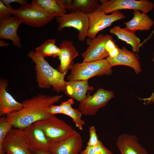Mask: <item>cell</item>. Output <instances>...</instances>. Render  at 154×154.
<instances>
[{
    "label": "cell",
    "mask_w": 154,
    "mask_h": 154,
    "mask_svg": "<svg viewBox=\"0 0 154 154\" xmlns=\"http://www.w3.org/2000/svg\"><path fill=\"white\" fill-rule=\"evenodd\" d=\"M63 96L49 95L39 94L22 102L20 110L5 117L11 122L14 128L23 129L38 121L44 119L50 114L47 112L49 107L59 101Z\"/></svg>",
    "instance_id": "1"
},
{
    "label": "cell",
    "mask_w": 154,
    "mask_h": 154,
    "mask_svg": "<svg viewBox=\"0 0 154 154\" xmlns=\"http://www.w3.org/2000/svg\"><path fill=\"white\" fill-rule=\"evenodd\" d=\"M28 56L36 65V78L39 88L47 89L52 86L53 90L56 92L64 91L66 82L64 78L67 73H62L54 68L44 57L35 50L30 51Z\"/></svg>",
    "instance_id": "2"
},
{
    "label": "cell",
    "mask_w": 154,
    "mask_h": 154,
    "mask_svg": "<svg viewBox=\"0 0 154 154\" xmlns=\"http://www.w3.org/2000/svg\"><path fill=\"white\" fill-rule=\"evenodd\" d=\"M34 123L42 130L52 145L76 132L70 125L54 115L50 114L48 117Z\"/></svg>",
    "instance_id": "3"
},
{
    "label": "cell",
    "mask_w": 154,
    "mask_h": 154,
    "mask_svg": "<svg viewBox=\"0 0 154 154\" xmlns=\"http://www.w3.org/2000/svg\"><path fill=\"white\" fill-rule=\"evenodd\" d=\"M13 15L19 18L22 23L35 27H42L55 18L31 2L14 9Z\"/></svg>",
    "instance_id": "4"
},
{
    "label": "cell",
    "mask_w": 154,
    "mask_h": 154,
    "mask_svg": "<svg viewBox=\"0 0 154 154\" xmlns=\"http://www.w3.org/2000/svg\"><path fill=\"white\" fill-rule=\"evenodd\" d=\"M100 4L97 9L104 13H110L123 9L141 11L147 14L151 11L153 3L148 0H100Z\"/></svg>",
    "instance_id": "5"
},
{
    "label": "cell",
    "mask_w": 154,
    "mask_h": 154,
    "mask_svg": "<svg viewBox=\"0 0 154 154\" xmlns=\"http://www.w3.org/2000/svg\"><path fill=\"white\" fill-rule=\"evenodd\" d=\"M56 20L58 23V31H61L66 27H73L78 31V40L83 41L87 37L89 25L88 15L79 12H71L56 17Z\"/></svg>",
    "instance_id": "6"
},
{
    "label": "cell",
    "mask_w": 154,
    "mask_h": 154,
    "mask_svg": "<svg viewBox=\"0 0 154 154\" xmlns=\"http://www.w3.org/2000/svg\"><path fill=\"white\" fill-rule=\"evenodd\" d=\"M114 96L113 92L103 88H99L93 95L88 92L85 99L80 103L78 110L84 115L94 116Z\"/></svg>",
    "instance_id": "7"
},
{
    "label": "cell",
    "mask_w": 154,
    "mask_h": 154,
    "mask_svg": "<svg viewBox=\"0 0 154 154\" xmlns=\"http://www.w3.org/2000/svg\"><path fill=\"white\" fill-rule=\"evenodd\" d=\"M88 15L89 23L87 37L90 40L96 38L100 31L110 27L113 22L125 18L120 11H114L110 15H107L96 9Z\"/></svg>",
    "instance_id": "8"
},
{
    "label": "cell",
    "mask_w": 154,
    "mask_h": 154,
    "mask_svg": "<svg viewBox=\"0 0 154 154\" xmlns=\"http://www.w3.org/2000/svg\"><path fill=\"white\" fill-rule=\"evenodd\" d=\"M28 147L31 152L39 150L50 151L52 145L43 131L35 123L23 129H20Z\"/></svg>",
    "instance_id": "9"
},
{
    "label": "cell",
    "mask_w": 154,
    "mask_h": 154,
    "mask_svg": "<svg viewBox=\"0 0 154 154\" xmlns=\"http://www.w3.org/2000/svg\"><path fill=\"white\" fill-rule=\"evenodd\" d=\"M112 36L108 35L99 34L95 38L90 40L89 46L81 54L83 58V62H88L104 59L109 56L106 48L107 42L113 39Z\"/></svg>",
    "instance_id": "10"
},
{
    "label": "cell",
    "mask_w": 154,
    "mask_h": 154,
    "mask_svg": "<svg viewBox=\"0 0 154 154\" xmlns=\"http://www.w3.org/2000/svg\"><path fill=\"white\" fill-rule=\"evenodd\" d=\"M3 145L8 154H32L20 129L13 128L5 136Z\"/></svg>",
    "instance_id": "11"
},
{
    "label": "cell",
    "mask_w": 154,
    "mask_h": 154,
    "mask_svg": "<svg viewBox=\"0 0 154 154\" xmlns=\"http://www.w3.org/2000/svg\"><path fill=\"white\" fill-rule=\"evenodd\" d=\"M83 140L76 132L66 138L52 145L50 151L52 154H80Z\"/></svg>",
    "instance_id": "12"
},
{
    "label": "cell",
    "mask_w": 154,
    "mask_h": 154,
    "mask_svg": "<svg viewBox=\"0 0 154 154\" xmlns=\"http://www.w3.org/2000/svg\"><path fill=\"white\" fill-rule=\"evenodd\" d=\"M22 23L19 18L14 16L0 20V38L11 40L14 46L21 47L20 38L17 34V30Z\"/></svg>",
    "instance_id": "13"
},
{
    "label": "cell",
    "mask_w": 154,
    "mask_h": 154,
    "mask_svg": "<svg viewBox=\"0 0 154 154\" xmlns=\"http://www.w3.org/2000/svg\"><path fill=\"white\" fill-rule=\"evenodd\" d=\"M59 47L60 51L58 56L60 63L57 70L62 73H67L74 65L73 60L79 53L71 40L62 41Z\"/></svg>",
    "instance_id": "14"
},
{
    "label": "cell",
    "mask_w": 154,
    "mask_h": 154,
    "mask_svg": "<svg viewBox=\"0 0 154 154\" xmlns=\"http://www.w3.org/2000/svg\"><path fill=\"white\" fill-rule=\"evenodd\" d=\"M8 81L5 79L0 80V116L9 115L21 110L22 103L17 101L9 93L6 88Z\"/></svg>",
    "instance_id": "15"
},
{
    "label": "cell",
    "mask_w": 154,
    "mask_h": 154,
    "mask_svg": "<svg viewBox=\"0 0 154 154\" xmlns=\"http://www.w3.org/2000/svg\"><path fill=\"white\" fill-rule=\"evenodd\" d=\"M118 49L119 52L116 56L114 57L109 56L106 57V59L112 66H127L132 68L137 74L141 72V65L136 55L125 46H123L122 48L118 47Z\"/></svg>",
    "instance_id": "16"
},
{
    "label": "cell",
    "mask_w": 154,
    "mask_h": 154,
    "mask_svg": "<svg viewBox=\"0 0 154 154\" xmlns=\"http://www.w3.org/2000/svg\"><path fill=\"white\" fill-rule=\"evenodd\" d=\"M116 144L121 154H148L135 135L121 134L118 137Z\"/></svg>",
    "instance_id": "17"
},
{
    "label": "cell",
    "mask_w": 154,
    "mask_h": 154,
    "mask_svg": "<svg viewBox=\"0 0 154 154\" xmlns=\"http://www.w3.org/2000/svg\"><path fill=\"white\" fill-rule=\"evenodd\" d=\"M88 80H76L66 81L64 91L65 94L71 98L80 102L86 97L87 91H92L94 88L90 86Z\"/></svg>",
    "instance_id": "18"
},
{
    "label": "cell",
    "mask_w": 154,
    "mask_h": 154,
    "mask_svg": "<svg viewBox=\"0 0 154 154\" xmlns=\"http://www.w3.org/2000/svg\"><path fill=\"white\" fill-rule=\"evenodd\" d=\"M65 9L70 12H79L89 15L94 12L100 4L98 0H61Z\"/></svg>",
    "instance_id": "19"
},
{
    "label": "cell",
    "mask_w": 154,
    "mask_h": 154,
    "mask_svg": "<svg viewBox=\"0 0 154 154\" xmlns=\"http://www.w3.org/2000/svg\"><path fill=\"white\" fill-rule=\"evenodd\" d=\"M110 32L116 36L118 38L130 45L132 50L134 52L137 53L141 46L140 39L135 34V31H130L126 27L121 28L116 26L111 28Z\"/></svg>",
    "instance_id": "20"
},
{
    "label": "cell",
    "mask_w": 154,
    "mask_h": 154,
    "mask_svg": "<svg viewBox=\"0 0 154 154\" xmlns=\"http://www.w3.org/2000/svg\"><path fill=\"white\" fill-rule=\"evenodd\" d=\"M133 13V18L129 21L124 23L129 30L144 31L149 30L151 29L154 22L148 15L141 13L139 10H134Z\"/></svg>",
    "instance_id": "21"
},
{
    "label": "cell",
    "mask_w": 154,
    "mask_h": 154,
    "mask_svg": "<svg viewBox=\"0 0 154 154\" xmlns=\"http://www.w3.org/2000/svg\"><path fill=\"white\" fill-rule=\"evenodd\" d=\"M31 2L55 17L66 14V10L61 0H33Z\"/></svg>",
    "instance_id": "22"
},
{
    "label": "cell",
    "mask_w": 154,
    "mask_h": 154,
    "mask_svg": "<svg viewBox=\"0 0 154 154\" xmlns=\"http://www.w3.org/2000/svg\"><path fill=\"white\" fill-rule=\"evenodd\" d=\"M70 70L71 73L67 78L68 81L88 80L90 78L97 76L96 73L87 68L82 63L74 64Z\"/></svg>",
    "instance_id": "23"
},
{
    "label": "cell",
    "mask_w": 154,
    "mask_h": 154,
    "mask_svg": "<svg viewBox=\"0 0 154 154\" xmlns=\"http://www.w3.org/2000/svg\"><path fill=\"white\" fill-rule=\"evenodd\" d=\"M85 66L93 71L97 76L111 75L112 72V67L106 59L88 62H82Z\"/></svg>",
    "instance_id": "24"
},
{
    "label": "cell",
    "mask_w": 154,
    "mask_h": 154,
    "mask_svg": "<svg viewBox=\"0 0 154 154\" xmlns=\"http://www.w3.org/2000/svg\"><path fill=\"white\" fill-rule=\"evenodd\" d=\"M56 41L55 39L46 40L36 48L35 51L44 57L53 56L55 58L58 56L60 48L55 44Z\"/></svg>",
    "instance_id": "25"
},
{
    "label": "cell",
    "mask_w": 154,
    "mask_h": 154,
    "mask_svg": "<svg viewBox=\"0 0 154 154\" xmlns=\"http://www.w3.org/2000/svg\"><path fill=\"white\" fill-rule=\"evenodd\" d=\"M12 124L6 121L5 117L0 118V154H6L3 145L4 140L8 133L13 128Z\"/></svg>",
    "instance_id": "26"
},
{
    "label": "cell",
    "mask_w": 154,
    "mask_h": 154,
    "mask_svg": "<svg viewBox=\"0 0 154 154\" xmlns=\"http://www.w3.org/2000/svg\"><path fill=\"white\" fill-rule=\"evenodd\" d=\"M62 114L70 117L75 124L76 127L80 130H83V126L85 125V123L82 119V114L78 109L72 108L69 110L64 111Z\"/></svg>",
    "instance_id": "27"
},
{
    "label": "cell",
    "mask_w": 154,
    "mask_h": 154,
    "mask_svg": "<svg viewBox=\"0 0 154 154\" xmlns=\"http://www.w3.org/2000/svg\"><path fill=\"white\" fill-rule=\"evenodd\" d=\"M80 154H113L112 152L107 148L100 141L97 145L93 147L87 146Z\"/></svg>",
    "instance_id": "28"
},
{
    "label": "cell",
    "mask_w": 154,
    "mask_h": 154,
    "mask_svg": "<svg viewBox=\"0 0 154 154\" xmlns=\"http://www.w3.org/2000/svg\"><path fill=\"white\" fill-rule=\"evenodd\" d=\"M14 10L12 6L8 7L0 0V20L12 16Z\"/></svg>",
    "instance_id": "29"
},
{
    "label": "cell",
    "mask_w": 154,
    "mask_h": 154,
    "mask_svg": "<svg viewBox=\"0 0 154 154\" xmlns=\"http://www.w3.org/2000/svg\"><path fill=\"white\" fill-rule=\"evenodd\" d=\"M118 46L115 44V41L113 39L109 40L106 45V48L109 54V56L114 57L118 54Z\"/></svg>",
    "instance_id": "30"
},
{
    "label": "cell",
    "mask_w": 154,
    "mask_h": 154,
    "mask_svg": "<svg viewBox=\"0 0 154 154\" xmlns=\"http://www.w3.org/2000/svg\"><path fill=\"white\" fill-rule=\"evenodd\" d=\"M89 139L87 146L93 147L97 145L100 142L95 127L93 126L90 127L89 129Z\"/></svg>",
    "instance_id": "31"
},
{
    "label": "cell",
    "mask_w": 154,
    "mask_h": 154,
    "mask_svg": "<svg viewBox=\"0 0 154 154\" xmlns=\"http://www.w3.org/2000/svg\"><path fill=\"white\" fill-rule=\"evenodd\" d=\"M63 111L60 105L54 106L53 105L48 108L47 112L50 114L55 115L58 114H62Z\"/></svg>",
    "instance_id": "32"
},
{
    "label": "cell",
    "mask_w": 154,
    "mask_h": 154,
    "mask_svg": "<svg viewBox=\"0 0 154 154\" xmlns=\"http://www.w3.org/2000/svg\"><path fill=\"white\" fill-rule=\"evenodd\" d=\"M74 103L73 99L70 98L66 101L61 102L60 106L63 111L67 110L72 108V106Z\"/></svg>",
    "instance_id": "33"
},
{
    "label": "cell",
    "mask_w": 154,
    "mask_h": 154,
    "mask_svg": "<svg viewBox=\"0 0 154 154\" xmlns=\"http://www.w3.org/2000/svg\"><path fill=\"white\" fill-rule=\"evenodd\" d=\"M2 2L8 7L11 6L10 4L13 3H18L22 5L27 3V1L26 0H1Z\"/></svg>",
    "instance_id": "34"
},
{
    "label": "cell",
    "mask_w": 154,
    "mask_h": 154,
    "mask_svg": "<svg viewBox=\"0 0 154 154\" xmlns=\"http://www.w3.org/2000/svg\"><path fill=\"white\" fill-rule=\"evenodd\" d=\"M151 61L152 62H154V52ZM142 100L144 101V104L145 105H149L154 103V92L150 97L148 98L142 99Z\"/></svg>",
    "instance_id": "35"
},
{
    "label": "cell",
    "mask_w": 154,
    "mask_h": 154,
    "mask_svg": "<svg viewBox=\"0 0 154 154\" xmlns=\"http://www.w3.org/2000/svg\"><path fill=\"white\" fill-rule=\"evenodd\" d=\"M32 152V154H52L50 151L39 150Z\"/></svg>",
    "instance_id": "36"
},
{
    "label": "cell",
    "mask_w": 154,
    "mask_h": 154,
    "mask_svg": "<svg viewBox=\"0 0 154 154\" xmlns=\"http://www.w3.org/2000/svg\"><path fill=\"white\" fill-rule=\"evenodd\" d=\"M9 43L8 42H5L3 40H0V46L6 47L9 45Z\"/></svg>",
    "instance_id": "37"
},
{
    "label": "cell",
    "mask_w": 154,
    "mask_h": 154,
    "mask_svg": "<svg viewBox=\"0 0 154 154\" xmlns=\"http://www.w3.org/2000/svg\"><path fill=\"white\" fill-rule=\"evenodd\" d=\"M6 154H8V153H6Z\"/></svg>",
    "instance_id": "38"
}]
</instances>
